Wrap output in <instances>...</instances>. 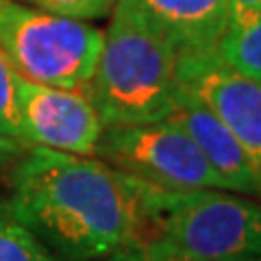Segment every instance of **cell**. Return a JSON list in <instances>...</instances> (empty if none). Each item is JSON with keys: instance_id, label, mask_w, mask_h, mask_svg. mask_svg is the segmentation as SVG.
Returning <instances> with one entry per match:
<instances>
[{"instance_id": "6da1fadb", "label": "cell", "mask_w": 261, "mask_h": 261, "mask_svg": "<svg viewBox=\"0 0 261 261\" xmlns=\"http://www.w3.org/2000/svg\"><path fill=\"white\" fill-rule=\"evenodd\" d=\"M159 187L98 157L29 146L11 174L13 214L65 261H100L150 233Z\"/></svg>"}, {"instance_id": "7a4b0ae2", "label": "cell", "mask_w": 261, "mask_h": 261, "mask_svg": "<svg viewBox=\"0 0 261 261\" xmlns=\"http://www.w3.org/2000/svg\"><path fill=\"white\" fill-rule=\"evenodd\" d=\"M109 15L96 72L85 87L102 124H148L172 118L185 96L172 44L128 0H116Z\"/></svg>"}, {"instance_id": "3957f363", "label": "cell", "mask_w": 261, "mask_h": 261, "mask_svg": "<svg viewBox=\"0 0 261 261\" xmlns=\"http://www.w3.org/2000/svg\"><path fill=\"white\" fill-rule=\"evenodd\" d=\"M102 42L105 31L85 20L0 0V53L29 81L85 89L96 72Z\"/></svg>"}, {"instance_id": "277c9868", "label": "cell", "mask_w": 261, "mask_h": 261, "mask_svg": "<svg viewBox=\"0 0 261 261\" xmlns=\"http://www.w3.org/2000/svg\"><path fill=\"white\" fill-rule=\"evenodd\" d=\"M150 233L205 261L261 257V202L228 190H159Z\"/></svg>"}, {"instance_id": "5b68a950", "label": "cell", "mask_w": 261, "mask_h": 261, "mask_svg": "<svg viewBox=\"0 0 261 261\" xmlns=\"http://www.w3.org/2000/svg\"><path fill=\"white\" fill-rule=\"evenodd\" d=\"M94 157L166 192L226 190L190 133L174 118L105 126Z\"/></svg>"}, {"instance_id": "8992f818", "label": "cell", "mask_w": 261, "mask_h": 261, "mask_svg": "<svg viewBox=\"0 0 261 261\" xmlns=\"http://www.w3.org/2000/svg\"><path fill=\"white\" fill-rule=\"evenodd\" d=\"M22 130L29 146L94 157L102 120L85 89L55 87L18 74Z\"/></svg>"}, {"instance_id": "52a82bcc", "label": "cell", "mask_w": 261, "mask_h": 261, "mask_svg": "<svg viewBox=\"0 0 261 261\" xmlns=\"http://www.w3.org/2000/svg\"><path fill=\"white\" fill-rule=\"evenodd\" d=\"M185 92L226 124L246 152L261 198V83L224 68L216 55L181 61Z\"/></svg>"}, {"instance_id": "ba28073f", "label": "cell", "mask_w": 261, "mask_h": 261, "mask_svg": "<svg viewBox=\"0 0 261 261\" xmlns=\"http://www.w3.org/2000/svg\"><path fill=\"white\" fill-rule=\"evenodd\" d=\"M150 27L168 39L178 61L205 59L228 27L226 0H128Z\"/></svg>"}, {"instance_id": "9c48e42d", "label": "cell", "mask_w": 261, "mask_h": 261, "mask_svg": "<svg viewBox=\"0 0 261 261\" xmlns=\"http://www.w3.org/2000/svg\"><path fill=\"white\" fill-rule=\"evenodd\" d=\"M172 118L190 133L194 144L205 154L211 170L222 178L228 192L257 196V181L246 152L214 111L185 92L181 107Z\"/></svg>"}, {"instance_id": "30bf717a", "label": "cell", "mask_w": 261, "mask_h": 261, "mask_svg": "<svg viewBox=\"0 0 261 261\" xmlns=\"http://www.w3.org/2000/svg\"><path fill=\"white\" fill-rule=\"evenodd\" d=\"M216 59L224 68L261 83V15L246 22H228L216 46Z\"/></svg>"}, {"instance_id": "8fae6325", "label": "cell", "mask_w": 261, "mask_h": 261, "mask_svg": "<svg viewBox=\"0 0 261 261\" xmlns=\"http://www.w3.org/2000/svg\"><path fill=\"white\" fill-rule=\"evenodd\" d=\"M0 261H63L13 214L9 202H0Z\"/></svg>"}, {"instance_id": "7c38bea8", "label": "cell", "mask_w": 261, "mask_h": 261, "mask_svg": "<svg viewBox=\"0 0 261 261\" xmlns=\"http://www.w3.org/2000/svg\"><path fill=\"white\" fill-rule=\"evenodd\" d=\"M0 135L29 146L22 130L20 100H18V72L9 59L0 53Z\"/></svg>"}, {"instance_id": "4fadbf2b", "label": "cell", "mask_w": 261, "mask_h": 261, "mask_svg": "<svg viewBox=\"0 0 261 261\" xmlns=\"http://www.w3.org/2000/svg\"><path fill=\"white\" fill-rule=\"evenodd\" d=\"M37 9L50 11L57 15H65V18H74V20H100L107 18L111 13L116 0H20Z\"/></svg>"}, {"instance_id": "5bb4252c", "label": "cell", "mask_w": 261, "mask_h": 261, "mask_svg": "<svg viewBox=\"0 0 261 261\" xmlns=\"http://www.w3.org/2000/svg\"><path fill=\"white\" fill-rule=\"evenodd\" d=\"M137 250H140L142 261H205L185 252L181 246H176L174 242L159 233H148L137 244Z\"/></svg>"}, {"instance_id": "9a60e30c", "label": "cell", "mask_w": 261, "mask_h": 261, "mask_svg": "<svg viewBox=\"0 0 261 261\" xmlns=\"http://www.w3.org/2000/svg\"><path fill=\"white\" fill-rule=\"evenodd\" d=\"M228 22H246L261 15V0H226Z\"/></svg>"}, {"instance_id": "2e32d148", "label": "cell", "mask_w": 261, "mask_h": 261, "mask_svg": "<svg viewBox=\"0 0 261 261\" xmlns=\"http://www.w3.org/2000/svg\"><path fill=\"white\" fill-rule=\"evenodd\" d=\"M27 148H29V146H24L20 142H13V140H9V137H5V135H0V166L7 163L9 159L22 157Z\"/></svg>"}, {"instance_id": "e0dca14e", "label": "cell", "mask_w": 261, "mask_h": 261, "mask_svg": "<svg viewBox=\"0 0 261 261\" xmlns=\"http://www.w3.org/2000/svg\"><path fill=\"white\" fill-rule=\"evenodd\" d=\"M100 261H142V257H140V250H137V246H135V248H126V250L113 252L111 257L100 259Z\"/></svg>"}, {"instance_id": "ac0fdd59", "label": "cell", "mask_w": 261, "mask_h": 261, "mask_svg": "<svg viewBox=\"0 0 261 261\" xmlns=\"http://www.w3.org/2000/svg\"><path fill=\"white\" fill-rule=\"evenodd\" d=\"M240 261H261V257H248V259H240Z\"/></svg>"}]
</instances>
